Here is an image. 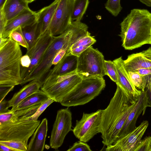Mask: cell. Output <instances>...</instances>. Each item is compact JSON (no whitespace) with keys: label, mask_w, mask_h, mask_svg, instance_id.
I'll return each instance as SVG.
<instances>
[{"label":"cell","mask_w":151,"mask_h":151,"mask_svg":"<svg viewBox=\"0 0 151 151\" xmlns=\"http://www.w3.org/2000/svg\"><path fill=\"white\" fill-rule=\"evenodd\" d=\"M105 86L103 77H94L82 79L60 103L68 107L83 105L99 95Z\"/></svg>","instance_id":"5b68a950"},{"label":"cell","mask_w":151,"mask_h":151,"mask_svg":"<svg viewBox=\"0 0 151 151\" xmlns=\"http://www.w3.org/2000/svg\"><path fill=\"white\" fill-rule=\"evenodd\" d=\"M6 0H0V10L2 9Z\"/></svg>","instance_id":"f6af8a7d"},{"label":"cell","mask_w":151,"mask_h":151,"mask_svg":"<svg viewBox=\"0 0 151 151\" xmlns=\"http://www.w3.org/2000/svg\"><path fill=\"white\" fill-rule=\"evenodd\" d=\"M72 114L69 107L58 110L51 132V148L57 150L61 146L66 135L72 131Z\"/></svg>","instance_id":"9c48e42d"},{"label":"cell","mask_w":151,"mask_h":151,"mask_svg":"<svg viewBox=\"0 0 151 151\" xmlns=\"http://www.w3.org/2000/svg\"><path fill=\"white\" fill-rule=\"evenodd\" d=\"M37 12L29 8L26 9L16 16L8 21L2 34L0 36L7 38L10 32L14 29L20 27H24L36 21Z\"/></svg>","instance_id":"2e32d148"},{"label":"cell","mask_w":151,"mask_h":151,"mask_svg":"<svg viewBox=\"0 0 151 151\" xmlns=\"http://www.w3.org/2000/svg\"><path fill=\"white\" fill-rule=\"evenodd\" d=\"M73 0H59L47 30L52 36L64 32L72 22L71 14Z\"/></svg>","instance_id":"30bf717a"},{"label":"cell","mask_w":151,"mask_h":151,"mask_svg":"<svg viewBox=\"0 0 151 151\" xmlns=\"http://www.w3.org/2000/svg\"><path fill=\"white\" fill-rule=\"evenodd\" d=\"M78 57L70 53L67 54L56 65L51 69L47 76H61L76 73Z\"/></svg>","instance_id":"ac0fdd59"},{"label":"cell","mask_w":151,"mask_h":151,"mask_svg":"<svg viewBox=\"0 0 151 151\" xmlns=\"http://www.w3.org/2000/svg\"><path fill=\"white\" fill-rule=\"evenodd\" d=\"M82 80L81 77L76 74L42 90L55 102L60 103Z\"/></svg>","instance_id":"4fadbf2b"},{"label":"cell","mask_w":151,"mask_h":151,"mask_svg":"<svg viewBox=\"0 0 151 151\" xmlns=\"http://www.w3.org/2000/svg\"><path fill=\"white\" fill-rule=\"evenodd\" d=\"M50 98L45 92L41 89L40 90L22 101L14 111L24 109L35 105L41 104Z\"/></svg>","instance_id":"cb8c5ba5"},{"label":"cell","mask_w":151,"mask_h":151,"mask_svg":"<svg viewBox=\"0 0 151 151\" xmlns=\"http://www.w3.org/2000/svg\"><path fill=\"white\" fill-rule=\"evenodd\" d=\"M96 42L94 37L88 31L84 36L76 41L70 47V53L78 57L81 53Z\"/></svg>","instance_id":"603a6c76"},{"label":"cell","mask_w":151,"mask_h":151,"mask_svg":"<svg viewBox=\"0 0 151 151\" xmlns=\"http://www.w3.org/2000/svg\"><path fill=\"white\" fill-rule=\"evenodd\" d=\"M147 101L146 91H142L135 105L128 116L119 134L118 138L127 134L135 129L138 117L142 113V115L144 114L147 107Z\"/></svg>","instance_id":"5bb4252c"},{"label":"cell","mask_w":151,"mask_h":151,"mask_svg":"<svg viewBox=\"0 0 151 151\" xmlns=\"http://www.w3.org/2000/svg\"><path fill=\"white\" fill-rule=\"evenodd\" d=\"M27 49L29 45L23 33L22 28L19 27L12 30L8 37Z\"/></svg>","instance_id":"83f0119b"},{"label":"cell","mask_w":151,"mask_h":151,"mask_svg":"<svg viewBox=\"0 0 151 151\" xmlns=\"http://www.w3.org/2000/svg\"><path fill=\"white\" fill-rule=\"evenodd\" d=\"M41 86L40 83L37 80L32 81L24 85L8 101L9 107H12L11 110L14 111L20 103L30 95L39 91Z\"/></svg>","instance_id":"44dd1931"},{"label":"cell","mask_w":151,"mask_h":151,"mask_svg":"<svg viewBox=\"0 0 151 151\" xmlns=\"http://www.w3.org/2000/svg\"><path fill=\"white\" fill-rule=\"evenodd\" d=\"M127 73L132 84L141 91H144L147 84L148 76H142L135 71H130Z\"/></svg>","instance_id":"4316f807"},{"label":"cell","mask_w":151,"mask_h":151,"mask_svg":"<svg viewBox=\"0 0 151 151\" xmlns=\"http://www.w3.org/2000/svg\"><path fill=\"white\" fill-rule=\"evenodd\" d=\"M104 66L106 75L117 83H118L117 73L114 61L110 60H105Z\"/></svg>","instance_id":"f546056e"},{"label":"cell","mask_w":151,"mask_h":151,"mask_svg":"<svg viewBox=\"0 0 151 151\" xmlns=\"http://www.w3.org/2000/svg\"><path fill=\"white\" fill-rule=\"evenodd\" d=\"M69 48H63L60 50L56 54L52 62V65H55L57 64L67 54L70 53Z\"/></svg>","instance_id":"e575fe53"},{"label":"cell","mask_w":151,"mask_h":151,"mask_svg":"<svg viewBox=\"0 0 151 151\" xmlns=\"http://www.w3.org/2000/svg\"><path fill=\"white\" fill-rule=\"evenodd\" d=\"M0 151H15L14 149L0 143Z\"/></svg>","instance_id":"b9f144b4"},{"label":"cell","mask_w":151,"mask_h":151,"mask_svg":"<svg viewBox=\"0 0 151 151\" xmlns=\"http://www.w3.org/2000/svg\"><path fill=\"white\" fill-rule=\"evenodd\" d=\"M146 86H149L151 87V75L148 77L147 81Z\"/></svg>","instance_id":"ee69618b"},{"label":"cell","mask_w":151,"mask_h":151,"mask_svg":"<svg viewBox=\"0 0 151 151\" xmlns=\"http://www.w3.org/2000/svg\"><path fill=\"white\" fill-rule=\"evenodd\" d=\"M107 107L102 110L99 131L102 142L106 147L112 145L119 134L138 98L130 97L119 85Z\"/></svg>","instance_id":"6da1fadb"},{"label":"cell","mask_w":151,"mask_h":151,"mask_svg":"<svg viewBox=\"0 0 151 151\" xmlns=\"http://www.w3.org/2000/svg\"><path fill=\"white\" fill-rule=\"evenodd\" d=\"M89 3V0H73L71 14L72 21H81L86 12Z\"/></svg>","instance_id":"484cf974"},{"label":"cell","mask_w":151,"mask_h":151,"mask_svg":"<svg viewBox=\"0 0 151 151\" xmlns=\"http://www.w3.org/2000/svg\"><path fill=\"white\" fill-rule=\"evenodd\" d=\"M82 36L78 24L71 22L68 28L63 33L53 36L52 40L45 51L42 58L35 70L21 82L22 86L32 81H38L42 86L44 80L51 69L52 62L56 54L61 49L69 48Z\"/></svg>","instance_id":"3957f363"},{"label":"cell","mask_w":151,"mask_h":151,"mask_svg":"<svg viewBox=\"0 0 151 151\" xmlns=\"http://www.w3.org/2000/svg\"><path fill=\"white\" fill-rule=\"evenodd\" d=\"M7 22V21L2 11L0 10V35L3 33Z\"/></svg>","instance_id":"74e56055"},{"label":"cell","mask_w":151,"mask_h":151,"mask_svg":"<svg viewBox=\"0 0 151 151\" xmlns=\"http://www.w3.org/2000/svg\"><path fill=\"white\" fill-rule=\"evenodd\" d=\"M102 110L99 109L90 113L83 112L79 120H76L72 130L76 138L86 143L99 133Z\"/></svg>","instance_id":"ba28073f"},{"label":"cell","mask_w":151,"mask_h":151,"mask_svg":"<svg viewBox=\"0 0 151 151\" xmlns=\"http://www.w3.org/2000/svg\"><path fill=\"white\" fill-rule=\"evenodd\" d=\"M146 88L147 97V106L151 107V87L146 86Z\"/></svg>","instance_id":"60d3db41"},{"label":"cell","mask_w":151,"mask_h":151,"mask_svg":"<svg viewBox=\"0 0 151 151\" xmlns=\"http://www.w3.org/2000/svg\"><path fill=\"white\" fill-rule=\"evenodd\" d=\"M151 144V136L145 137L141 139L134 151H150Z\"/></svg>","instance_id":"836d02e7"},{"label":"cell","mask_w":151,"mask_h":151,"mask_svg":"<svg viewBox=\"0 0 151 151\" xmlns=\"http://www.w3.org/2000/svg\"><path fill=\"white\" fill-rule=\"evenodd\" d=\"M90 146L86 143L79 141L70 147L67 151H91Z\"/></svg>","instance_id":"d6a6232c"},{"label":"cell","mask_w":151,"mask_h":151,"mask_svg":"<svg viewBox=\"0 0 151 151\" xmlns=\"http://www.w3.org/2000/svg\"><path fill=\"white\" fill-rule=\"evenodd\" d=\"M147 6L151 7V0H138Z\"/></svg>","instance_id":"7bdbcfd3"},{"label":"cell","mask_w":151,"mask_h":151,"mask_svg":"<svg viewBox=\"0 0 151 151\" xmlns=\"http://www.w3.org/2000/svg\"><path fill=\"white\" fill-rule=\"evenodd\" d=\"M35 0H26V1L28 3H31Z\"/></svg>","instance_id":"bcb514c9"},{"label":"cell","mask_w":151,"mask_h":151,"mask_svg":"<svg viewBox=\"0 0 151 151\" xmlns=\"http://www.w3.org/2000/svg\"><path fill=\"white\" fill-rule=\"evenodd\" d=\"M113 61L117 73L118 83L116 84L119 85L129 97L138 98L142 91L138 90L131 81L128 74L124 67V60L122 57Z\"/></svg>","instance_id":"9a60e30c"},{"label":"cell","mask_w":151,"mask_h":151,"mask_svg":"<svg viewBox=\"0 0 151 151\" xmlns=\"http://www.w3.org/2000/svg\"><path fill=\"white\" fill-rule=\"evenodd\" d=\"M21 28L24 37L29 45V48L41 35L37 28V22Z\"/></svg>","instance_id":"d4e9b609"},{"label":"cell","mask_w":151,"mask_h":151,"mask_svg":"<svg viewBox=\"0 0 151 151\" xmlns=\"http://www.w3.org/2000/svg\"><path fill=\"white\" fill-rule=\"evenodd\" d=\"M150 151H151V144L150 146Z\"/></svg>","instance_id":"7dc6e473"},{"label":"cell","mask_w":151,"mask_h":151,"mask_svg":"<svg viewBox=\"0 0 151 151\" xmlns=\"http://www.w3.org/2000/svg\"><path fill=\"white\" fill-rule=\"evenodd\" d=\"M55 102L54 99L50 97L42 103L39 107L34 114L30 118V120H37L41 114L50 104Z\"/></svg>","instance_id":"1f68e13d"},{"label":"cell","mask_w":151,"mask_h":151,"mask_svg":"<svg viewBox=\"0 0 151 151\" xmlns=\"http://www.w3.org/2000/svg\"><path fill=\"white\" fill-rule=\"evenodd\" d=\"M47 120L43 119L37 127L28 145L27 151H43L48 130Z\"/></svg>","instance_id":"d6986e66"},{"label":"cell","mask_w":151,"mask_h":151,"mask_svg":"<svg viewBox=\"0 0 151 151\" xmlns=\"http://www.w3.org/2000/svg\"><path fill=\"white\" fill-rule=\"evenodd\" d=\"M135 71L143 76H148L151 75V68H140Z\"/></svg>","instance_id":"ab89813d"},{"label":"cell","mask_w":151,"mask_h":151,"mask_svg":"<svg viewBox=\"0 0 151 151\" xmlns=\"http://www.w3.org/2000/svg\"><path fill=\"white\" fill-rule=\"evenodd\" d=\"M59 1V0H55L49 5L43 8L36 12L37 27L41 35L47 30Z\"/></svg>","instance_id":"ffe728a7"},{"label":"cell","mask_w":151,"mask_h":151,"mask_svg":"<svg viewBox=\"0 0 151 151\" xmlns=\"http://www.w3.org/2000/svg\"><path fill=\"white\" fill-rule=\"evenodd\" d=\"M122 46L132 50L151 45V13L146 9H134L120 24Z\"/></svg>","instance_id":"7a4b0ae2"},{"label":"cell","mask_w":151,"mask_h":151,"mask_svg":"<svg viewBox=\"0 0 151 151\" xmlns=\"http://www.w3.org/2000/svg\"><path fill=\"white\" fill-rule=\"evenodd\" d=\"M150 40L151 41V33H150Z\"/></svg>","instance_id":"c3c4849f"},{"label":"cell","mask_w":151,"mask_h":151,"mask_svg":"<svg viewBox=\"0 0 151 151\" xmlns=\"http://www.w3.org/2000/svg\"><path fill=\"white\" fill-rule=\"evenodd\" d=\"M31 62L30 58L27 54L22 55L21 59V68L25 69L28 68Z\"/></svg>","instance_id":"d590c367"},{"label":"cell","mask_w":151,"mask_h":151,"mask_svg":"<svg viewBox=\"0 0 151 151\" xmlns=\"http://www.w3.org/2000/svg\"><path fill=\"white\" fill-rule=\"evenodd\" d=\"M9 107L8 101L3 100L0 101V114L9 112L10 111L8 109Z\"/></svg>","instance_id":"f35d334b"},{"label":"cell","mask_w":151,"mask_h":151,"mask_svg":"<svg viewBox=\"0 0 151 151\" xmlns=\"http://www.w3.org/2000/svg\"><path fill=\"white\" fill-rule=\"evenodd\" d=\"M26 0H6L2 10L7 22L29 8Z\"/></svg>","instance_id":"7402d4cb"},{"label":"cell","mask_w":151,"mask_h":151,"mask_svg":"<svg viewBox=\"0 0 151 151\" xmlns=\"http://www.w3.org/2000/svg\"><path fill=\"white\" fill-rule=\"evenodd\" d=\"M147 121H143L130 132L118 138L112 145L106 147V151H134L142 139L148 126Z\"/></svg>","instance_id":"7c38bea8"},{"label":"cell","mask_w":151,"mask_h":151,"mask_svg":"<svg viewBox=\"0 0 151 151\" xmlns=\"http://www.w3.org/2000/svg\"><path fill=\"white\" fill-rule=\"evenodd\" d=\"M14 87L0 86V101L4 100L5 96L13 89Z\"/></svg>","instance_id":"8d00e7d4"},{"label":"cell","mask_w":151,"mask_h":151,"mask_svg":"<svg viewBox=\"0 0 151 151\" xmlns=\"http://www.w3.org/2000/svg\"><path fill=\"white\" fill-rule=\"evenodd\" d=\"M104 56L91 46L78 57L76 73L82 79L106 75Z\"/></svg>","instance_id":"52a82bcc"},{"label":"cell","mask_w":151,"mask_h":151,"mask_svg":"<svg viewBox=\"0 0 151 151\" xmlns=\"http://www.w3.org/2000/svg\"><path fill=\"white\" fill-rule=\"evenodd\" d=\"M0 86L20 85L22 55L20 45L8 37L0 36Z\"/></svg>","instance_id":"277c9868"},{"label":"cell","mask_w":151,"mask_h":151,"mask_svg":"<svg viewBox=\"0 0 151 151\" xmlns=\"http://www.w3.org/2000/svg\"><path fill=\"white\" fill-rule=\"evenodd\" d=\"M13 114L9 121L0 124V140H18L28 144L40 121Z\"/></svg>","instance_id":"8992f818"},{"label":"cell","mask_w":151,"mask_h":151,"mask_svg":"<svg viewBox=\"0 0 151 151\" xmlns=\"http://www.w3.org/2000/svg\"></svg>","instance_id":"681fc988"},{"label":"cell","mask_w":151,"mask_h":151,"mask_svg":"<svg viewBox=\"0 0 151 151\" xmlns=\"http://www.w3.org/2000/svg\"><path fill=\"white\" fill-rule=\"evenodd\" d=\"M124 64L127 72L141 68H151V47L128 55L127 58L124 60Z\"/></svg>","instance_id":"e0dca14e"},{"label":"cell","mask_w":151,"mask_h":151,"mask_svg":"<svg viewBox=\"0 0 151 151\" xmlns=\"http://www.w3.org/2000/svg\"><path fill=\"white\" fill-rule=\"evenodd\" d=\"M53 36L47 30L39 37L32 47L27 49L26 54L29 56L31 62L28 68H21L22 81L30 75L39 64L45 51L51 43Z\"/></svg>","instance_id":"8fae6325"},{"label":"cell","mask_w":151,"mask_h":151,"mask_svg":"<svg viewBox=\"0 0 151 151\" xmlns=\"http://www.w3.org/2000/svg\"><path fill=\"white\" fill-rule=\"evenodd\" d=\"M0 143L14 149L15 151H27L28 149V144L20 140H0Z\"/></svg>","instance_id":"f1b7e54d"},{"label":"cell","mask_w":151,"mask_h":151,"mask_svg":"<svg viewBox=\"0 0 151 151\" xmlns=\"http://www.w3.org/2000/svg\"><path fill=\"white\" fill-rule=\"evenodd\" d=\"M105 6L106 9L114 17H116L122 9L120 0H107Z\"/></svg>","instance_id":"4dcf8cb0"}]
</instances>
